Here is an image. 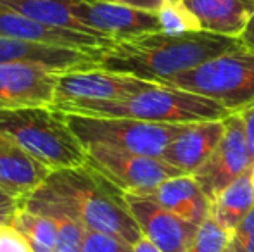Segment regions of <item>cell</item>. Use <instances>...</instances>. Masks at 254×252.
Returning <instances> with one entry per match:
<instances>
[{
	"label": "cell",
	"mask_w": 254,
	"mask_h": 252,
	"mask_svg": "<svg viewBox=\"0 0 254 252\" xmlns=\"http://www.w3.org/2000/svg\"><path fill=\"white\" fill-rule=\"evenodd\" d=\"M21 207L45 216H67L87 230L120 237L133 246L142 239L125 194L88 162L51 171Z\"/></svg>",
	"instance_id": "obj_1"
},
{
	"label": "cell",
	"mask_w": 254,
	"mask_h": 252,
	"mask_svg": "<svg viewBox=\"0 0 254 252\" xmlns=\"http://www.w3.org/2000/svg\"><path fill=\"white\" fill-rule=\"evenodd\" d=\"M239 38L197 31L168 35L163 31L113 40L94 54L97 67L164 85L216 55L241 47Z\"/></svg>",
	"instance_id": "obj_2"
},
{
	"label": "cell",
	"mask_w": 254,
	"mask_h": 252,
	"mask_svg": "<svg viewBox=\"0 0 254 252\" xmlns=\"http://www.w3.org/2000/svg\"><path fill=\"white\" fill-rule=\"evenodd\" d=\"M66 114L94 116V118H128L138 121L192 125L214 121L230 116V111L213 99L170 85H154L144 92L118 101L71 102L54 105Z\"/></svg>",
	"instance_id": "obj_3"
},
{
	"label": "cell",
	"mask_w": 254,
	"mask_h": 252,
	"mask_svg": "<svg viewBox=\"0 0 254 252\" xmlns=\"http://www.w3.org/2000/svg\"><path fill=\"white\" fill-rule=\"evenodd\" d=\"M0 135L19 145L30 157L49 169L78 168L87 162V149L54 105L0 111Z\"/></svg>",
	"instance_id": "obj_4"
},
{
	"label": "cell",
	"mask_w": 254,
	"mask_h": 252,
	"mask_svg": "<svg viewBox=\"0 0 254 252\" xmlns=\"http://www.w3.org/2000/svg\"><path fill=\"white\" fill-rule=\"evenodd\" d=\"M164 85L213 99L230 114L241 112L254 104V52L241 45L177 74Z\"/></svg>",
	"instance_id": "obj_5"
},
{
	"label": "cell",
	"mask_w": 254,
	"mask_h": 252,
	"mask_svg": "<svg viewBox=\"0 0 254 252\" xmlns=\"http://www.w3.org/2000/svg\"><path fill=\"white\" fill-rule=\"evenodd\" d=\"M66 121L85 147L102 144L151 157H161L164 149L189 126L80 114H66Z\"/></svg>",
	"instance_id": "obj_6"
},
{
	"label": "cell",
	"mask_w": 254,
	"mask_h": 252,
	"mask_svg": "<svg viewBox=\"0 0 254 252\" xmlns=\"http://www.w3.org/2000/svg\"><path fill=\"white\" fill-rule=\"evenodd\" d=\"M85 149L88 164L123 194L149 195L168 178L185 175L161 157L135 154L102 144H92Z\"/></svg>",
	"instance_id": "obj_7"
},
{
	"label": "cell",
	"mask_w": 254,
	"mask_h": 252,
	"mask_svg": "<svg viewBox=\"0 0 254 252\" xmlns=\"http://www.w3.org/2000/svg\"><path fill=\"white\" fill-rule=\"evenodd\" d=\"M251 166H254V157L249 149L244 119L235 112L225 118V133L220 144L201 168L192 173V176L206 197L213 202Z\"/></svg>",
	"instance_id": "obj_8"
},
{
	"label": "cell",
	"mask_w": 254,
	"mask_h": 252,
	"mask_svg": "<svg viewBox=\"0 0 254 252\" xmlns=\"http://www.w3.org/2000/svg\"><path fill=\"white\" fill-rule=\"evenodd\" d=\"M154 85L159 83L113 73L101 67L59 71L52 105L71 104V102L118 101L147 90Z\"/></svg>",
	"instance_id": "obj_9"
},
{
	"label": "cell",
	"mask_w": 254,
	"mask_h": 252,
	"mask_svg": "<svg viewBox=\"0 0 254 252\" xmlns=\"http://www.w3.org/2000/svg\"><path fill=\"white\" fill-rule=\"evenodd\" d=\"M71 12L94 33L111 40L159 31L156 12L121 5L109 0H67Z\"/></svg>",
	"instance_id": "obj_10"
},
{
	"label": "cell",
	"mask_w": 254,
	"mask_h": 252,
	"mask_svg": "<svg viewBox=\"0 0 254 252\" xmlns=\"http://www.w3.org/2000/svg\"><path fill=\"white\" fill-rule=\"evenodd\" d=\"M0 37L16 38V40L31 42V44L38 45H49V47L81 50L90 54L92 57L95 52H99L113 42L111 38L102 37V35L51 26V24L31 19V17L23 16V14L7 9L3 5H0Z\"/></svg>",
	"instance_id": "obj_11"
},
{
	"label": "cell",
	"mask_w": 254,
	"mask_h": 252,
	"mask_svg": "<svg viewBox=\"0 0 254 252\" xmlns=\"http://www.w3.org/2000/svg\"><path fill=\"white\" fill-rule=\"evenodd\" d=\"M125 201L137 221L142 237L161 252H187L199 226L184 221L159 205L149 195L125 194Z\"/></svg>",
	"instance_id": "obj_12"
},
{
	"label": "cell",
	"mask_w": 254,
	"mask_h": 252,
	"mask_svg": "<svg viewBox=\"0 0 254 252\" xmlns=\"http://www.w3.org/2000/svg\"><path fill=\"white\" fill-rule=\"evenodd\" d=\"M57 74V69L38 64H0V111L52 105Z\"/></svg>",
	"instance_id": "obj_13"
},
{
	"label": "cell",
	"mask_w": 254,
	"mask_h": 252,
	"mask_svg": "<svg viewBox=\"0 0 254 252\" xmlns=\"http://www.w3.org/2000/svg\"><path fill=\"white\" fill-rule=\"evenodd\" d=\"M225 133V119L192 123L164 149L161 159L185 175H192L206 162Z\"/></svg>",
	"instance_id": "obj_14"
},
{
	"label": "cell",
	"mask_w": 254,
	"mask_h": 252,
	"mask_svg": "<svg viewBox=\"0 0 254 252\" xmlns=\"http://www.w3.org/2000/svg\"><path fill=\"white\" fill-rule=\"evenodd\" d=\"M51 175L19 145L0 135V189L19 202V207Z\"/></svg>",
	"instance_id": "obj_15"
},
{
	"label": "cell",
	"mask_w": 254,
	"mask_h": 252,
	"mask_svg": "<svg viewBox=\"0 0 254 252\" xmlns=\"http://www.w3.org/2000/svg\"><path fill=\"white\" fill-rule=\"evenodd\" d=\"M12 62L38 64V66H47L57 71L97 67L95 59L87 52L49 47V45H38L31 44V42L16 40V38L0 37V64Z\"/></svg>",
	"instance_id": "obj_16"
},
{
	"label": "cell",
	"mask_w": 254,
	"mask_h": 252,
	"mask_svg": "<svg viewBox=\"0 0 254 252\" xmlns=\"http://www.w3.org/2000/svg\"><path fill=\"white\" fill-rule=\"evenodd\" d=\"M149 197L190 225H202L209 218L211 201L192 175H178L157 185Z\"/></svg>",
	"instance_id": "obj_17"
},
{
	"label": "cell",
	"mask_w": 254,
	"mask_h": 252,
	"mask_svg": "<svg viewBox=\"0 0 254 252\" xmlns=\"http://www.w3.org/2000/svg\"><path fill=\"white\" fill-rule=\"evenodd\" d=\"M197 17L201 30L241 38L254 14V0H182Z\"/></svg>",
	"instance_id": "obj_18"
},
{
	"label": "cell",
	"mask_w": 254,
	"mask_h": 252,
	"mask_svg": "<svg viewBox=\"0 0 254 252\" xmlns=\"http://www.w3.org/2000/svg\"><path fill=\"white\" fill-rule=\"evenodd\" d=\"M254 166L244 171L234 183L227 187L213 202H211L209 216L227 232L234 235L242 219L254 207Z\"/></svg>",
	"instance_id": "obj_19"
},
{
	"label": "cell",
	"mask_w": 254,
	"mask_h": 252,
	"mask_svg": "<svg viewBox=\"0 0 254 252\" xmlns=\"http://www.w3.org/2000/svg\"><path fill=\"white\" fill-rule=\"evenodd\" d=\"M0 5L16 10L31 19L40 21V23L51 24V26L94 33L74 17V14L67 5V0H0Z\"/></svg>",
	"instance_id": "obj_20"
},
{
	"label": "cell",
	"mask_w": 254,
	"mask_h": 252,
	"mask_svg": "<svg viewBox=\"0 0 254 252\" xmlns=\"http://www.w3.org/2000/svg\"><path fill=\"white\" fill-rule=\"evenodd\" d=\"M10 225L26 239L33 252H56L57 225L51 216L19 207L14 212Z\"/></svg>",
	"instance_id": "obj_21"
},
{
	"label": "cell",
	"mask_w": 254,
	"mask_h": 252,
	"mask_svg": "<svg viewBox=\"0 0 254 252\" xmlns=\"http://www.w3.org/2000/svg\"><path fill=\"white\" fill-rule=\"evenodd\" d=\"M159 31L168 35L197 33L201 30L197 17L182 0H164L156 10Z\"/></svg>",
	"instance_id": "obj_22"
},
{
	"label": "cell",
	"mask_w": 254,
	"mask_h": 252,
	"mask_svg": "<svg viewBox=\"0 0 254 252\" xmlns=\"http://www.w3.org/2000/svg\"><path fill=\"white\" fill-rule=\"evenodd\" d=\"M230 244L232 233L221 228L209 216L202 225H199L187 252H227Z\"/></svg>",
	"instance_id": "obj_23"
},
{
	"label": "cell",
	"mask_w": 254,
	"mask_h": 252,
	"mask_svg": "<svg viewBox=\"0 0 254 252\" xmlns=\"http://www.w3.org/2000/svg\"><path fill=\"white\" fill-rule=\"evenodd\" d=\"M57 225V246L56 252H81L87 228L67 216L52 214Z\"/></svg>",
	"instance_id": "obj_24"
},
{
	"label": "cell",
	"mask_w": 254,
	"mask_h": 252,
	"mask_svg": "<svg viewBox=\"0 0 254 252\" xmlns=\"http://www.w3.org/2000/svg\"><path fill=\"white\" fill-rule=\"evenodd\" d=\"M81 252H135V249L133 244L127 242L120 237L87 230Z\"/></svg>",
	"instance_id": "obj_25"
},
{
	"label": "cell",
	"mask_w": 254,
	"mask_h": 252,
	"mask_svg": "<svg viewBox=\"0 0 254 252\" xmlns=\"http://www.w3.org/2000/svg\"><path fill=\"white\" fill-rule=\"evenodd\" d=\"M232 247L235 252H254V207L232 235Z\"/></svg>",
	"instance_id": "obj_26"
},
{
	"label": "cell",
	"mask_w": 254,
	"mask_h": 252,
	"mask_svg": "<svg viewBox=\"0 0 254 252\" xmlns=\"http://www.w3.org/2000/svg\"><path fill=\"white\" fill-rule=\"evenodd\" d=\"M0 252H33L30 244L12 225H0Z\"/></svg>",
	"instance_id": "obj_27"
},
{
	"label": "cell",
	"mask_w": 254,
	"mask_h": 252,
	"mask_svg": "<svg viewBox=\"0 0 254 252\" xmlns=\"http://www.w3.org/2000/svg\"><path fill=\"white\" fill-rule=\"evenodd\" d=\"M17 209H19V202L0 189V225H9Z\"/></svg>",
	"instance_id": "obj_28"
},
{
	"label": "cell",
	"mask_w": 254,
	"mask_h": 252,
	"mask_svg": "<svg viewBox=\"0 0 254 252\" xmlns=\"http://www.w3.org/2000/svg\"><path fill=\"white\" fill-rule=\"evenodd\" d=\"M239 114L242 116L246 125V133H248V142H249V149H251V154L254 157V104L249 107L242 109Z\"/></svg>",
	"instance_id": "obj_29"
},
{
	"label": "cell",
	"mask_w": 254,
	"mask_h": 252,
	"mask_svg": "<svg viewBox=\"0 0 254 252\" xmlns=\"http://www.w3.org/2000/svg\"><path fill=\"white\" fill-rule=\"evenodd\" d=\"M109 2L135 7V9H142V10H149V12H156L164 0H109Z\"/></svg>",
	"instance_id": "obj_30"
},
{
	"label": "cell",
	"mask_w": 254,
	"mask_h": 252,
	"mask_svg": "<svg viewBox=\"0 0 254 252\" xmlns=\"http://www.w3.org/2000/svg\"><path fill=\"white\" fill-rule=\"evenodd\" d=\"M239 40H241L242 47H246V49H249V50L254 52V14H253L251 21H249L248 28L244 30V33L241 35Z\"/></svg>",
	"instance_id": "obj_31"
},
{
	"label": "cell",
	"mask_w": 254,
	"mask_h": 252,
	"mask_svg": "<svg viewBox=\"0 0 254 252\" xmlns=\"http://www.w3.org/2000/svg\"><path fill=\"white\" fill-rule=\"evenodd\" d=\"M133 249H135V252H161V251L157 249V247L151 242V240H147L145 237H142V239L138 240L137 244H135Z\"/></svg>",
	"instance_id": "obj_32"
},
{
	"label": "cell",
	"mask_w": 254,
	"mask_h": 252,
	"mask_svg": "<svg viewBox=\"0 0 254 252\" xmlns=\"http://www.w3.org/2000/svg\"><path fill=\"white\" fill-rule=\"evenodd\" d=\"M227 252H235V249H234V247H232V244H230V247H228V249H227Z\"/></svg>",
	"instance_id": "obj_33"
},
{
	"label": "cell",
	"mask_w": 254,
	"mask_h": 252,
	"mask_svg": "<svg viewBox=\"0 0 254 252\" xmlns=\"http://www.w3.org/2000/svg\"><path fill=\"white\" fill-rule=\"evenodd\" d=\"M253 182H254V169H253Z\"/></svg>",
	"instance_id": "obj_34"
}]
</instances>
